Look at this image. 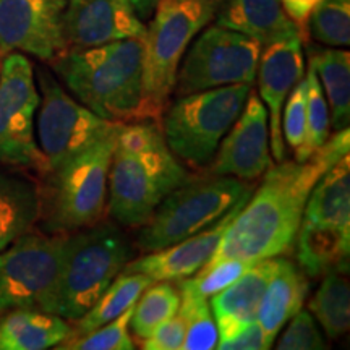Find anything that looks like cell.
<instances>
[{
    "label": "cell",
    "instance_id": "obj_22",
    "mask_svg": "<svg viewBox=\"0 0 350 350\" xmlns=\"http://www.w3.org/2000/svg\"><path fill=\"white\" fill-rule=\"evenodd\" d=\"M41 216V188L20 172L0 169V252L33 229Z\"/></svg>",
    "mask_w": 350,
    "mask_h": 350
},
{
    "label": "cell",
    "instance_id": "obj_11",
    "mask_svg": "<svg viewBox=\"0 0 350 350\" xmlns=\"http://www.w3.org/2000/svg\"><path fill=\"white\" fill-rule=\"evenodd\" d=\"M262 46L256 39L224 26H208L187 49L178 65L177 98L211 88L252 85Z\"/></svg>",
    "mask_w": 350,
    "mask_h": 350
},
{
    "label": "cell",
    "instance_id": "obj_14",
    "mask_svg": "<svg viewBox=\"0 0 350 350\" xmlns=\"http://www.w3.org/2000/svg\"><path fill=\"white\" fill-rule=\"evenodd\" d=\"M221 142L214 163L209 167L211 175L255 180L273 165L269 154L268 111L255 91H250L239 119Z\"/></svg>",
    "mask_w": 350,
    "mask_h": 350
},
{
    "label": "cell",
    "instance_id": "obj_27",
    "mask_svg": "<svg viewBox=\"0 0 350 350\" xmlns=\"http://www.w3.org/2000/svg\"><path fill=\"white\" fill-rule=\"evenodd\" d=\"M299 268L306 275L325 274L336 262L347 260L350 234L301 222L295 240Z\"/></svg>",
    "mask_w": 350,
    "mask_h": 350
},
{
    "label": "cell",
    "instance_id": "obj_31",
    "mask_svg": "<svg viewBox=\"0 0 350 350\" xmlns=\"http://www.w3.org/2000/svg\"><path fill=\"white\" fill-rule=\"evenodd\" d=\"M308 21L314 41L329 47L350 44V0H319Z\"/></svg>",
    "mask_w": 350,
    "mask_h": 350
},
{
    "label": "cell",
    "instance_id": "obj_12",
    "mask_svg": "<svg viewBox=\"0 0 350 350\" xmlns=\"http://www.w3.org/2000/svg\"><path fill=\"white\" fill-rule=\"evenodd\" d=\"M38 83L29 59L10 52L0 64V164L46 174L34 138V113L39 107Z\"/></svg>",
    "mask_w": 350,
    "mask_h": 350
},
{
    "label": "cell",
    "instance_id": "obj_9",
    "mask_svg": "<svg viewBox=\"0 0 350 350\" xmlns=\"http://www.w3.org/2000/svg\"><path fill=\"white\" fill-rule=\"evenodd\" d=\"M67 234L26 232L0 252V314L15 308L52 313Z\"/></svg>",
    "mask_w": 350,
    "mask_h": 350
},
{
    "label": "cell",
    "instance_id": "obj_29",
    "mask_svg": "<svg viewBox=\"0 0 350 350\" xmlns=\"http://www.w3.org/2000/svg\"><path fill=\"white\" fill-rule=\"evenodd\" d=\"M180 306V292L167 281H157V284L146 288L130 317V329L138 340L146 339L161 323L174 317Z\"/></svg>",
    "mask_w": 350,
    "mask_h": 350
},
{
    "label": "cell",
    "instance_id": "obj_7",
    "mask_svg": "<svg viewBox=\"0 0 350 350\" xmlns=\"http://www.w3.org/2000/svg\"><path fill=\"white\" fill-rule=\"evenodd\" d=\"M250 91L252 85H229L177 98L159 120L169 150L193 167L211 163Z\"/></svg>",
    "mask_w": 350,
    "mask_h": 350
},
{
    "label": "cell",
    "instance_id": "obj_13",
    "mask_svg": "<svg viewBox=\"0 0 350 350\" xmlns=\"http://www.w3.org/2000/svg\"><path fill=\"white\" fill-rule=\"evenodd\" d=\"M65 7L67 0H0V54L21 52L49 62L62 54Z\"/></svg>",
    "mask_w": 350,
    "mask_h": 350
},
{
    "label": "cell",
    "instance_id": "obj_35",
    "mask_svg": "<svg viewBox=\"0 0 350 350\" xmlns=\"http://www.w3.org/2000/svg\"><path fill=\"white\" fill-rule=\"evenodd\" d=\"M252 265L240 260H222L196 271L195 287L204 297H213L235 282Z\"/></svg>",
    "mask_w": 350,
    "mask_h": 350
},
{
    "label": "cell",
    "instance_id": "obj_8",
    "mask_svg": "<svg viewBox=\"0 0 350 350\" xmlns=\"http://www.w3.org/2000/svg\"><path fill=\"white\" fill-rule=\"evenodd\" d=\"M252 185L229 175L183 183L165 196L142 226L138 247L157 252L182 242L219 221L237 201L252 196Z\"/></svg>",
    "mask_w": 350,
    "mask_h": 350
},
{
    "label": "cell",
    "instance_id": "obj_33",
    "mask_svg": "<svg viewBox=\"0 0 350 350\" xmlns=\"http://www.w3.org/2000/svg\"><path fill=\"white\" fill-rule=\"evenodd\" d=\"M286 107L282 120V138L286 139L292 151H299L304 144L305 130H306V80L305 77L292 88L287 96Z\"/></svg>",
    "mask_w": 350,
    "mask_h": 350
},
{
    "label": "cell",
    "instance_id": "obj_26",
    "mask_svg": "<svg viewBox=\"0 0 350 350\" xmlns=\"http://www.w3.org/2000/svg\"><path fill=\"white\" fill-rule=\"evenodd\" d=\"M310 310L327 338H342L350 326L349 258L336 262L325 273L321 286L310 301Z\"/></svg>",
    "mask_w": 350,
    "mask_h": 350
},
{
    "label": "cell",
    "instance_id": "obj_15",
    "mask_svg": "<svg viewBox=\"0 0 350 350\" xmlns=\"http://www.w3.org/2000/svg\"><path fill=\"white\" fill-rule=\"evenodd\" d=\"M62 23L67 49L143 39L146 34V25L129 0H67Z\"/></svg>",
    "mask_w": 350,
    "mask_h": 350
},
{
    "label": "cell",
    "instance_id": "obj_10",
    "mask_svg": "<svg viewBox=\"0 0 350 350\" xmlns=\"http://www.w3.org/2000/svg\"><path fill=\"white\" fill-rule=\"evenodd\" d=\"M38 146L46 174L60 169L119 125L72 98L49 70H38Z\"/></svg>",
    "mask_w": 350,
    "mask_h": 350
},
{
    "label": "cell",
    "instance_id": "obj_32",
    "mask_svg": "<svg viewBox=\"0 0 350 350\" xmlns=\"http://www.w3.org/2000/svg\"><path fill=\"white\" fill-rule=\"evenodd\" d=\"M133 306L112 321L98 329L88 332L77 339L64 340L57 345L60 350H133L135 340L131 339L129 326Z\"/></svg>",
    "mask_w": 350,
    "mask_h": 350
},
{
    "label": "cell",
    "instance_id": "obj_39",
    "mask_svg": "<svg viewBox=\"0 0 350 350\" xmlns=\"http://www.w3.org/2000/svg\"><path fill=\"white\" fill-rule=\"evenodd\" d=\"M157 2H159V0H129L131 8H133L135 13L138 15V18L142 21L151 18Z\"/></svg>",
    "mask_w": 350,
    "mask_h": 350
},
{
    "label": "cell",
    "instance_id": "obj_16",
    "mask_svg": "<svg viewBox=\"0 0 350 350\" xmlns=\"http://www.w3.org/2000/svg\"><path fill=\"white\" fill-rule=\"evenodd\" d=\"M305 75L301 36H288L261 49L258 62V86L262 104H266L269 125V146L278 163L286 157L282 138V107L288 93Z\"/></svg>",
    "mask_w": 350,
    "mask_h": 350
},
{
    "label": "cell",
    "instance_id": "obj_3",
    "mask_svg": "<svg viewBox=\"0 0 350 350\" xmlns=\"http://www.w3.org/2000/svg\"><path fill=\"white\" fill-rule=\"evenodd\" d=\"M70 94L116 124L142 122L143 39L65 49L51 60Z\"/></svg>",
    "mask_w": 350,
    "mask_h": 350
},
{
    "label": "cell",
    "instance_id": "obj_40",
    "mask_svg": "<svg viewBox=\"0 0 350 350\" xmlns=\"http://www.w3.org/2000/svg\"><path fill=\"white\" fill-rule=\"evenodd\" d=\"M0 57H2V54H0Z\"/></svg>",
    "mask_w": 350,
    "mask_h": 350
},
{
    "label": "cell",
    "instance_id": "obj_24",
    "mask_svg": "<svg viewBox=\"0 0 350 350\" xmlns=\"http://www.w3.org/2000/svg\"><path fill=\"white\" fill-rule=\"evenodd\" d=\"M154 282L150 275L142 273H120L109 284L106 291L100 294L94 305L88 312L75 319V327H72L68 339H77L88 332L98 329L106 323L112 321L126 310L131 308L139 295Z\"/></svg>",
    "mask_w": 350,
    "mask_h": 350
},
{
    "label": "cell",
    "instance_id": "obj_37",
    "mask_svg": "<svg viewBox=\"0 0 350 350\" xmlns=\"http://www.w3.org/2000/svg\"><path fill=\"white\" fill-rule=\"evenodd\" d=\"M271 344L266 338L265 331L261 329L260 323L255 321L247 327H243L235 338L224 342H219L216 349L219 350H266L271 349Z\"/></svg>",
    "mask_w": 350,
    "mask_h": 350
},
{
    "label": "cell",
    "instance_id": "obj_34",
    "mask_svg": "<svg viewBox=\"0 0 350 350\" xmlns=\"http://www.w3.org/2000/svg\"><path fill=\"white\" fill-rule=\"evenodd\" d=\"M292 318V323L279 339L278 350H317L327 347L312 313L300 308Z\"/></svg>",
    "mask_w": 350,
    "mask_h": 350
},
{
    "label": "cell",
    "instance_id": "obj_25",
    "mask_svg": "<svg viewBox=\"0 0 350 350\" xmlns=\"http://www.w3.org/2000/svg\"><path fill=\"white\" fill-rule=\"evenodd\" d=\"M321 78L331 117L329 124L336 131L344 130L350 122V54L344 49H312L310 62Z\"/></svg>",
    "mask_w": 350,
    "mask_h": 350
},
{
    "label": "cell",
    "instance_id": "obj_36",
    "mask_svg": "<svg viewBox=\"0 0 350 350\" xmlns=\"http://www.w3.org/2000/svg\"><path fill=\"white\" fill-rule=\"evenodd\" d=\"M185 340V321L180 314L175 313L174 317L161 323L151 336L139 340L142 349L146 350H180Z\"/></svg>",
    "mask_w": 350,
    "mask_h": 350
},
{
    "label": "cell",
    "instance_id": "obj_17",
    "mask_svg": "<svg viewBox=\"0 0 350 350\" xmlns=\"http://www.w3.org/2000/svg\"><path fill=\"white\" fill-rule=\"evenodd\" d=\"M250 196L242 198L232 206L219 221L209 226L208 229L191 235L182 242H177L163 250L150 252L137 260L129 261L122 273H142L150 275L152 281H180V279L190 278L200 268L206 265L213 253L216 252L226 227L230 224Z\"/></svg>",
    "mask_w": 350,
    "mask_h": 350
},
{
    "label": "cell",
    "instance_id": "obj_38",
    "mask_svg": "<svg viewBox=\"0 0 350 350\" xmlns=\"http://www.w3.org/2000/svg\"><path fill=\"white\" fill-rule=\"evenodd\" d=\"M279 2H281L288 18L294 21L299 28H301L305 21H308L310 13L313 12V8L317 7L319 0H279Z\"/></svg>",
    "mask_w": 350,
    "mask_h": 350
},
{
    "label": "cell",
    "instance_id": "obj_4",
    "mask_svg": "<svg viewBox=\"0 0 350 350\" xmlns=\"http://www.w3.org/2000/svg\"><path fill=\"white\" fill-rule=\"evenodd\" d=\"M217 0H159L143 38L142 120L159 124L175 90L178 65L201 29L214 18Z\"/></svg>",
    "mask_w": 350,
    "mask_h": 350
},
{
    "label": "cell",
    "instance_id": "obj_2",
    "mask_svg": "<svg viewBox=\"0 0 350 350\" xmlns=\"http://www.w3.org/2000/svg\"><path fill=\"white\" fill-rule=\"evenodd\" d=\"M191 175L165 143L157 122L122 124L109 170L107 211L124 227H142L170 191Z\"/></svg>",
    "mask_w": 350,
    "mask_h": 350
},
{
    "label": "cell",
    "instance_id": "obj_6",
    "mask_svg": "<svg viewBox=\"0 0 350 350\" xmlns=\"http://www.w3.org/2000/svg\"><path fill=\"white\" fill-rule=\"evenodd\" d=\"M133 256L126 235L113 224H94L67 234L52 313L83 317Z\"/></svg>",
    "mask_w": 350,
    "mask_h": 350
},
{
    "label": "cell",
    "instance_id": "obj_19",
    "mask_svg": "<svg viewBox=\"0 0 350 350\" xmlns=\"http://www.w3.org/2000/svg\"><path fill=\"white\" fill-rule=\"evenodd\" d=\"M216 25L256 39L261 46L297 36L300 28L284 12L279 0H217Z\"/></svg>",
    "mask_w": 350,
    "mask_h": 350
},
{
    "label": "cell",
    "instance_id": "obj_23",
    "mask_svg": "<svg viewBox=\"0 0 350 350\" xmlns=\"http://www.w3.org/2000/svg\"><path fill=\"white\" fill-rule=\"evenodd\" d=\"M306 294L308 279L304 271L291 260L281 258L279 268L266 287L256 317L271 344H274L284 325L301 308Z\"/></svg>",
    "mask_w": 350,
    "mask_h": 350
},
{
    "label": "cell",
    "instance_id": "obj_1",
    "mask_svg": "<svg viewBox=\"0 0 350 350\" xmlns=\"http://www.w3.org/2000/svg\"><path fill=\"white\" fill-rule=\"evenodd\" d=\"M349 126L339 130L310 159L271 165L256 193L235 214L204 266L222 260L253 265L295 248L306 200L321 175L349 154Z\"/></svg>",
    "mask_w": 350,
    "mask_h": 350
},
{
    "label": "cell",
    "instance_id": "obj_28",
    "mask_svg": "<svg viewBox=\"0 0 350 350\" xmlns=\"http://www.w3.org/2000/svg\"><path fill=\"white\" fill-rule=\"evenodd\" d=\"M180 306L178 314L185 321V350H211L217 344V326L214 321L208 297L200 294L193 279H180Z\"/></svg>",
    "mask_w": 350,
    "mask_h": 350
},
{
    "label": "cell",
    "instance_id": "obj_20",
    "mask_svg": "<svg viewBox=\"0 0 350 350\" xmlns=\"http://www.w3.org/2000/svg\"><path fill=\"white\" fill-rule=\"evenodd\" d=\"M301 222L350 234L349 154L332 164L313 187L306 200Z\"/></svg>",
    "mask_w": 350,
    "mask_h": 350
},
{
    "label": "cell",
    "instance_id": "obj_5",
    "mask_svg": "<svg viewBox=\"0 0 350 350\" xmlns=\"http://www.w3.org/2000/svg\"><path fill=\"white\" fill-rule=\"evenodd\" d=\"M116 129L64 164L49 177L41 190V216L47 234H70L100 222L107 209L109 170H111Z\"/></svg>",
    "mask_w": 350,
    "mask_h": 350
},
{
    "label": "cell",
    "instance_id": "obj_21",
    "mask_svg": "<svg viewBox=\"0 0 350 350\" xmlns=\"http://www.w3.org/2000/svg\"><path fill=\"white\" fill-rule=\"evenodd\" d=\"M62 317L36 308H15L0 314V350H46L70 336Z\"/></svg>",
    "mask_w": 350,
    "mask_h": 350
},
{
    "label": "cell",
    "instance_id": "obj_30",
    "mask_svg": "<svg viewBox=\"0 0 350 350\" xmlns=\"http://www.w3.org/2000/svg\"><path fill=\"white\" fill-rule=\"evenodd\" d=\"M306 80V130L304 144L295 151V161L310 159L329 138V106L313 65L308 64Z\"/></svg>",
    "mask_w": 350,
    "mask_h": 350
},
{
    "label": "cell",
    "instance_id": "obj_18",
    "mask_svg": "<svg viewBox=\"0 0 350 350\" xmlns=\"http://www.w3.org/2000/svg\"><path fill=\"white\" fill-rule=\"evenodd\" d=\"M279 261L281 258L275 256L253 262L237 281L211 297L209 306L217 326V344L235 338L243 327L256 321L261 299Z\"/></svg>",
    "mask_w": 350,
    "mask_h": 350
}]
</instances>
